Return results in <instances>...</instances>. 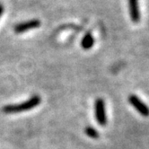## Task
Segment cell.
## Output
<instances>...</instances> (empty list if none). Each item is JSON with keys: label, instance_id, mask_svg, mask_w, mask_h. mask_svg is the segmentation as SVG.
I'll use <instances>...</instances> for the list:
<instances>
[{"label": "cell", "instance_id": "6da1fadb", "mask_svg": "<svg viewBox=\"0 0 149 149\" xmlns=\"http://www.w3.org/2000/svg\"><path fill=\"white\" fill-rule=\"evenodd\" d=\"M40 102V98L38 95H34L31 97L30 100L19 103V104H11V105H6L3 108V111L5 113H18V112H23L27 111L31 109L35 108Z\"/></svg>", "mask_w": 149, "mask_h": 149}, {"label": "cell", "instance_id": "7a4b0ae2", "mask_svg": "<svg viewBox=\"0 0 149 149\" xmlns=\"http://www.w3.org/2000/svg\"><path fill=\"white\" fill-rule=\"evenodd\" d=\"M95 117L101 126H105L107 124V117H106L105 106L102 99H98L95 102Z\"/></svg>", "mask_w": 149, "mask_h": 149}, {"label": "cell", "instance_id": "3957f363", "mask_svg": "<svg viewBox=\"0 0 149 149\" xmlns=\"http://www.w3.org/2000/svg\"><path fill=\"white\" fill-rule=\"evenodd\" d=\"M40 22L37 19H33V20H29L26 22L20 23L15 26V31L16 33H23L25 31L31 30V29H35L40 27Z\"/></svg>", "mask_w": 149, "mask_h": 149}, {"label": "cell", "instance_id": "277c9868", "mask_svg": "<svg viewBox=\"0 0 149 149\" xmlns=\"http://www.w3.org/2000/svg\"><path fill=\"white\" fill-rule=\"evenodd\" d=\"M129 101H130V102L131 103V105L133 106V107L141 115H143L145 117L149 116V108L137 96L132 94L130 96Z\"/></svg>", "mask_w": 149, "mask_h": 149}, {"label": "cell", "instance_id": "5b68a950", "mask_svg": "<svg viewBox=\"0 0 149 149\" xmlns=\"http://www.w3.org/2000/svg\"><path fill=\"white\" fill-rule=\"evenodd\" d=\"M129 8H130V14L132 21L134 23H137L140 19L138 0H129Z\"/></svg>", "mask_w": 149, "mask_h": 149}, {"label": "cell", "instance_id": "8992f818", "mask_svg": "<svg viewBox=\"0 0 149 149\" xmlns=\"http://www.w3.org/2000/svg\"><path fill=\"white\" fill-rule=\"evenodd\" d=\"M94 43V39L93 37V35L88 33L84 35V37L83 38L82 41H81V45H82V48L84 49H89L93 47Z\"/></svg>", "mask_w": 149, "mask_h": 149}, {"label": "cell", "instance_id": "52a82bcc", "mask_svg": "<svg viewBox=\"0 0 149 149\" xmlns=\"http://www.w3.org/2000/svg\"><path fill=\"white\" fill-rule=\"evenodd\" d=\"M86 133L91 138H98L99 137V133L96 131V130H94L93 127H86Z\"/></svg>", "mask_w": 149, "mask_h": 149}, {"label": "cell", "instance_id": "ba28073f", "mask_svg": "<svg viewBox=\"0 0 149 149\" xmlns=\"http://www.w3.org/2000/svg\"><path fill=\"white\" fill-rule=\"evenodd\" d=\"M3 12H4V6L2 4H0V17L3 15Z\"/></svg>", "mask_w": 149, "mask_h": 149}]
</instances>
